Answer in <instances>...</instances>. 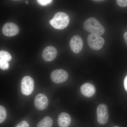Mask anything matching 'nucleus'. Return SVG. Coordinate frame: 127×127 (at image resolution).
<instances>
[{
  "mask_svg": "<svg viewBox=\"0 0 127 127\" xmlns=\"http://www.w3.org/2000/svg\"><path fill=\"white\" fill-rule=\"evenodd\" d=\"M97 121L101 125L106 124L108 120V109L106 104L102 103L98 105L97 109Z\"/></svg>",
  "mask_w": 127,
  "mask_h": 127,
  "instance_id": "nucleus-5",
  "label": "nucleus"
},
{
  "mask_svg": "<svg viewBox=\"0 0 127 127\" xmlns=\"http://www.w3.org/2000/svg\"><path fill=\"white\" fill-rule=\"evenodd\" d=\"M81 92L84 96L87 97H91L95 93V87L93 84L86 83L82 85L81 87Z\"/></svg>",
  "mask_w": 127,
  "mask_h": 127,
  "instance_id": "nucleus-11",
  "label": "nucleus"
},
{
  "mask_svg": "<svg viewBox=\"0 0 127 127\" xmlns=\"http://www.w3.org/2000/svg\"><path fill=\"white\" fill-rule=\"evenodd\" d=\"M34 80L31 77L26 76L22 78L21 83V91L25 95H30L34 89Z\"/></svg>",
  "mask_w": 127,
  "mask_h": 127,
  "instance_id": "nucleus-4",
  "label": "nucleus"
},
{
  "mask_svg": "<svg viewBox=\"0 0 127 127\" xmlns=\"http://www.w3.org/2000/svg\"><path fill=\"white\" fill-rule=\"evenodd\" d=\"M87 42L89 47L95 50L101 49L104 43V39L101 36L96 34H89L88 36Z\"/></svg>",
  "mask_w": 127,
  "mask_h": 127,
  "instance_id": "nucleus-3",
  "label": "nucleus"
},
{
  "mask_svg": "<svg viewBox=\"0 0 127 127\" xmlns=\"http://www.w3.org/2000/svg\"><path fill=\"white\" fill-rule=\"evenodd\" d=\"M116 2L120 7H126L127 6V0H117Z\"/></svg>",
  "mask_w": 127,
  "mask_h": 127,
  "instance_id": "nucleus-18",
  "label": "nucleus"
},
{
  "mask_svg": "<svg viewBox=\"0 0 127 127\" xmlns=\"http://www.w3.org/2000/svg\"><path fill=\"white\" fill-rule=\"evenodd\" d=\"M26 3H28V1H26Z\"/></svg>",
  "mask_w": 127,
  "mask_h": 127,
  "instance_id": "nucleus-22",
  "label": "nucleus"
},
{
  "mask_svg": "<svg viewBox=\"0 0 127 127\" xmlns=\"http://www.w3.org/2000/svg\"><path fill=\"white\" fill-rule=\"evenodd\" d=\"M49 101L45 94H39L36 95L34 100V104L37 109L43 110L45 109L48 105Z\"/></svg>",
  "mask_w": 127,
  "mask_h": 127,
  "instance_id": "nucleus-8",
  "label": "nucleus"
},
{
  "mask_svg": "<svg viewBox=\"0 0 127 127\" xmlns=\"http://www.w3.org/2000/svg\"><path fill=\"white\" fill-rule=\"evenodd\" d=\"M19 29L18 26L12 22L5 24L2 28V32L6 36H14L19 32Z\"/></svg>",
  "mask_w": 127,
  "mask_h": 127,
  "instance_id": "nucleus-7",
  "label": "nucleus"
},
{
  "mask_svg": "<svg viewBox=\"0 0 127 127\" xmlns=\"http://www.w3.org/2000/svg\"><path fill=\"white\" fill-rule=\"evenodd\" d=\"M124 40H125V43L127 45V32H125L124 35Z\"/></svg>",
  "mask_w": 127,
  "mask_h": 127,
  "instance_id": "nucleus-21",
  "label": "nucleus"
},
{
  "mask_svg": "<svg viewBox=\"0 0 127 127\" xmlns=\"http://www.w3.org/2000/svg\"><path fill=\"white\" fill-rule=\"evenodd\" d=\"M70 45L72 51L75 53H78L82 49L83 41L81 37L76 35L71 39Z\"/></svg>",
  "mask_w": 127,
  "mask_h": 127,
  "instance_id": "nucleus-9",
  "label": "nucleus"
},
{
  "mask_svg": "<svg viewBox=\"0 0 127 127\" xmlns=\"http://www.w3.org/2000/svg\"><path fill=\"white\" fill-rule=\"evenodd\" d=\"M7 117V112L4 107L0 106V123H1L5 120Z\"/></svg>",
  "mask_w": 127,
  "mask_h": 127,
  "instance_id": "nucleus-15",
  "label": "nucleus"
},
{
  "mask_svg": "<svg viewBox=\"0 0 127 127\" xmlns=\"http://www.w3.org/2000/svg\"><path fill=\"white\" fill-rule=\"evenodd\" d=\"M0 67L3 70H6L9 67V64L8 61L0 59Z\"/></svg>",
  "mask_w": 127,
  "mask_h": 127,
  "instance_id": "nucleus-16",
  "label": "nucleus"
},
{
  "mask_svg": "<svg viewBox=\"0 0 127 127\" xmlns=\"http://www.w3.org/2000/svg\"><path fill=\"white\" fill-rule=\"evenodd\" d=\"M0 59L10 61L12 59V56L9 52L4 50L0 51Z\"/></svg>",
  "mask_w": 127,
  "mask_h": 127,
  "instance_id": "nucleus-14",
  "label": "nucleus"
},
{
  "mask_svg": "<svg viewBox=\"0 0 127 127\" xmlns=\"http://www.w3.org/2000/svg\"><path fill=\"white\" fill-rule=\"evenodd\" d=\"M124 86L125 90L127 92V76L125 77L124 80Z\"/></svg>",
  "mask_w": 127,
  "mask_h": 127,
  "instance_id": "nucleus-20",
  "label": "nucleus"
},
{
  "mask_svg": "<svg viewBox=\"0 0 127 127\" xmlns=\"http://www.w3.org/2000/svg\"><path fill=\"white\" fill-rule=\"evenodd\" d=\"M71 122V117L68 114L62 112L58 116V124L59 127H68Z\"/></svg>",
  "mask_w": 127,
  "mask_h": 127,
  "instance_id": "nucleus-12",
  "label": "nucleus"
},
{
  "mask_svg": "<svg viewBox=\"0 0 127 127\" xmlns=\"http://www.w3.org/2000/svg\"><path fill=\"white\" fill-rule=\"evenodd\" d=\"M53 82L56 83H60L65 82L68 78V74L65 70L57 69L53 71L50 75Z\"/></svg>",
  "mask_w": 127,
  "mask_h": 127,
  "instance_id": "nucleus-6",
  "label": "nucleus"
},
{
  "mask_svg": "<svg viewBox=\"0 0 127 127\" xmlns=\"http://www.w3.org/2000/svg\"><path fill=\"white\" fill-rule=\"evenodd\" d=\"M84 29L91 34L101 35L104 34L105 29L101 24L94 17L87 19L83 24Z\"/></svg>",
  "mask_w": 127,
  "mask_h": 127,
  "instance_id": "nucleus-1",
  "label": "nucleus"
},
{
  "mask_svg": "<svg viewBox=\"0 0 127 127\" xmlns=\"http://www.w3.org/2000/svg\"><path fill=\"white\" fill-rule=\"evenodd\" d=\"M57 54V51L55 47L48 46L43 50L42 53L43 59L46 62H51L55 59Z\"/></svg>",
  "mask_w": 127,
  "mask_h": 127,
  "instance_id": "nucleus-10",
  "label": "nucleus"
},
{
  "mask_svg": "<svg viewBox=\"0 0 127 127\" xmlns=\"http://www.w3.org/2000/svg\"><path fill=\"white\" fill-rule=\"evenodd\" d=\"M53 123L52 119L49 117H46L37 124L36 127H51Z\"/></svg>",
  "mask_w": 127,
  "mask_h": 127,
  "instance_id": "nucleus-13",
  "label": "nucleus"
},
{
  "mask_svg": "<svg viewBox=\"0 0 127 127\" xmlns=\"http://www.w3.org/2000/svg\"><path fill=\"white\" fill-rule=\"evenodd\" d=\"M15 127H30V126L27 121L24 120L18 123Z\"/></svg>",
  "mask_w": 127,
  "mask_h": 127,
  "instance_id": "nucleus-19",
  "label": "nucleus"
},
{
  "mask_svg": "<svg viewBox=\"0 0 127 127\" xmlns=\"http://www.w3.org/2000/svg\"><path fill=\"white\" fill-rule=\"evenodd\" d=\"M70 22L68 15L63 12H58L50 21L51 25L56 29L62 30L65 28Z\"/></svg>",
  "mask_w": 127,
  "mask_h": 127,
  "instance_id": "nucleus-2",
  "label": "nucleus"
},
{
  "mask_svg": "<svg viewBox=\"0 0 127 127\" xmlns=\"http://www.w3.org/2000/svg\"></svg>",
  "mask_w": 127,
  "mask_h": 127,
  "instance_id": "nucleus-23",
  "label": "nucleus"
},
{
  "mask_svg": "<svg viewBox=\"0 0 127 127\" xmlns=\"http://www.w3.org/2000/svg\"><path fill=\"white\" fill-rule=\"evenodd\" d=\"M38 4L42 6H46L52 2L51 0H38L37 1Z\"/></svg>",
  "mask_w": 127,
  "mask_h": 127,
  "instance_id": "nucleus-17",
  "label": "nucleus"
}]
</instances>
